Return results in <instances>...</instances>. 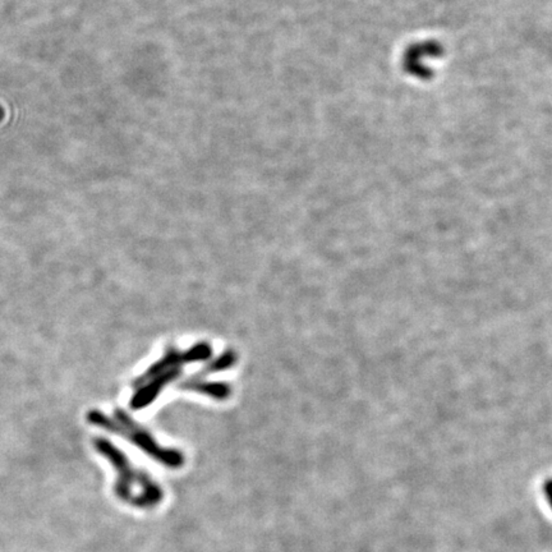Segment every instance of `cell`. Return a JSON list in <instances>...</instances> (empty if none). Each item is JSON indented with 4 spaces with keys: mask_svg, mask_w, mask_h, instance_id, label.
<instances>
[{
    "mask_svg": "<svg viewBox=\"0 0 552 552\" xmlns=\"http://www.w3.org/2000/svg\"><path fill=\"white\" fill-rule=\"evenodd\" d=\"M94 446L117 471L114 493L119 500L139 509L155 508L162 502L164 491L159 483L146 472L134 468L125 453L113 442L96 437Z\"/></svg>",
    "mask_w": 552,
    "mask_h": 552,
    "instance_id": "cell-1",
    "label": "cell"
},
{
    "mask_svg": "<svg viewBox=\"0 0 552 552\" xmlns=\"http://www.w3.org/2000/svg\"><path fill=\"white\" fill-rule=\"evenodd\" d=\"M87 420L91 425L101 427L113 434H118L132 442L139 449L146 453L148 457L155 459L157 463L162 464L168 468H181L184 464V455L177 449L162 448L148 430L140 426L136 420L131 418L128 413L122 409H115L113 417L100 412L97 409L87 413Z\"/></svg>",
    "mask_w": 552,
    "mask_h": 552,
    "instance_id": "cell-2",
    "label": "cell"
},
{
    "mask_svg": "<svg viewBox=\"0 0 552 552\" xmlns=\"http://www.w3.org/2000/svg\"><path fill=\"white\" fill-rule=\"evenodd\" d=\"M211 354H213V349L207 343H199L196 346H191L185 352H181V351H178L177 348L169 346L159 361L155 362L154 365H151L148 368L146 372H143L133 381L132 386L134 389H137L143 383L155 378L156 376L162 375L169 369L182 368L187 363L206 361L211 357Z\"/></svg>",
    "mask_w": 552,
    "mask_h": 552,
    "instance_id": "cell-3",
    "label": "cell"
},
{
    "mask_svg": "<svg viewBox=\"0 0 552 552\" xmlns=\"http://www.w3.org/2000/svg\"><path fill=\"white\" fill-rule=\"evenodd\" d=\"M182 375V368L169 369L164 372L162 375L156 376L153 380H150L146 383H143L140 388L134 389V394L131 398V408L134 411H140L146 408L151 403H154L159 394L162 392L165 386L169 383H174Z\"/></svg>",
    "mask_w": 552,
    "mask_h": 552,
    "instance_id": "cell-4",
    "label": "cell"
},
{
    "mask_svg": "<svg viewBox=\"0 0 552 552\" xmlns=\"http://www.w3.org/2000/svg\"><path fill=\"white\" fill-rule=\"evenodd\" d=\"M440 46L434 43L417 45L406 52L405 66L409 73L416 74L422 78L423 76H430L431 68L430 64L441 54Z\"/></svg>",
    "mask_w": 552,
    "mask_h": 552,
    "instance_id": "cell-5",
    "label": "cell"
},
{
    "mask_svg": "<svg viewBox=\"0 0 552 552\" xmlns=\"http://www.w3.org/2000/svg\"><path fill=\"white\" fill-rule=\"evenodd\" d=\"M181 390L194 391L202 395L211 397L216 400H225L230 395V386L225 383H213L205 380H196V378H187L178 385Z\"/></svg>",
    "mask_w": 552,
    "mask_h": 552,
    "instance_id": "cell-6",
    "label": "cell"
},
{
    "mask_svg": "<svg viewBox=\"0 0 552 552\" xmlns=\"http://www.w3.org/2000/svg\"><path fill=\"white\" fill-rule=\"evenodd\" d=\"M236 363V353L232 349H228L227 352L220 354L218 358H215L211 362H208L206 366L201 368L197 374L192 375V378L196 380H202L205 376L213 375V374H218L221 371H225L229 368L233 367Z\"/></svg>",
    "mask_w": 552,
    "mask_h": 552,
    "instance_id": "cell-7",
    "label": "cell"
}]
</instances>
